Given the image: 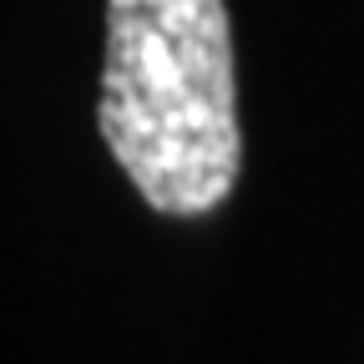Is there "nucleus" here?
Wrapping results in <instances>:
<instances>
[{
    "label": "nucleus",
    "mask_w": 364,
    "mask_h": 364,
    "mask_svg": "<svg viewBox=\"0 0 364 364\" xmlns=\"http://www.w3.org/2000/svg\"><path fill=\"white\" fill-rule=\"evenodd\" d=\"M97 122L157 213H213L238 182L233 31L223 0H107Z\"/></svg>",
    "instance_id": "obj_1"
}]
</instances>
